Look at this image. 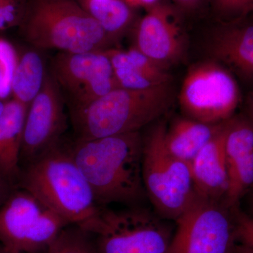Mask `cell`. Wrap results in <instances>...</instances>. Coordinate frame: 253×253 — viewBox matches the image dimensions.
Here are the masks:
<instances>
[{
  "label": "cell",
  "instance_id": "24",
  "mask_svg": "<svg viewBox=\"0 0 253 253\" xmlns=\"http://www.w3.org/2000/svg\"><path fill=\"white\" fill-rule=\"evenodd\" d=\"M218 16L229 21H237L253 12V0H211Z\"/></svg>",
  "mask_w": 253,
  "mask_h": 253
},
{
  "label": "cell",
  "instance_id": "29",
  "mask_svg": "<svg viewBox=\"0 0 253 253\" xmlns=\"http://www.w3.org/2000/svg\"><path fill=\"white\" fill-rule=\"evenodd\" d=\"M248 199V207H249V215L253 219V187L246 195Z\"/></svg>",
  "mask_w": 253,
  "mask_h": 253
},
{
  "label": "cell",
  "instance_id": "1",
  "mask_svg": "<svg viewBox=\"0 0 253 253\" xmlns=\"http://www.w3.org/2000/svg\"><path fill=\"white\" fill-rule=\"evenodd\" d=\"M140 131L70 142L75 162L96 203L138 206L147 198L142 177Z\"/></svg>",
  "mask_w": 253,
  "mask_h": 253
},
{
  "label": "cell",
  "instance_id": "23",
  "mask_svg": "<svg viewBox=\"0 0 253 253\" xmlns=\"http://www.w3.org/2000/svg\"><path fill=\"white\" fill-rule=\"evenodd\" d=\"M18 61V56L14 46L6 40L0 38V99L11 94V82Z\"/></svg>",
  "mask_w": 253,
  "mask_h": 253
},
{
  "label": "cell",
  "instance_id": "20",
  "mask_svg": "<svg viewBox=\"0 0 253 253\" xmlns=\"http://www.w3.org/2000/svg\"><path fill=\"white\" fill-rule=\"evenodd\" d=\"M224 149L227 166L253 153V123L234 117L224 122Z\"/></svg>",
  "mask_w": 253,
  "mask_h": 253
},
{
  "label": "cell",
  "instance_id": "33",
  "mask_svg": "<svg viewBox=\"0 0 253 253\" xmlns=\"http://www.w3.org/2000/svg\"><path fill=\"white\" fill-rule=\"evenodd\" d=\"M4 108L5 102H3V101H1V99H0V117H1L3 112H4Z\"/></svg>",
  "mask_w": 253,
  "mask_h": 253
},
{
  "label": "cell",
  "instance_id": "16",
  "mask_svg": "<svg viewBox=\"0 0 253 253\" xmlns=\"http://www.w3.org/2000/svg\"><path fill=\"white\" fill-rule=\"evenodd\" d=\"M211 51L240 76L253 79V24L222 28L212 40Z\"/></svg>",
  "mask_w": 253,
  "mask_h": 253
},
{
  "label": "cell",
  "instance_id": "26",
  "mask_svg": "<svg viewBox=\"0 0 253 253\" xmlns=\"http://www.w3.org/2000/svg\"><path fill=\"white\" fill-rule=\"evenodd\" d=\"M15 188L11 186L7 181L5 180L4 178L0 175V206L9 197L11 191Z\"/></svg>",
  "mask_w": 253,
  "mask_h": 253
},
{
  "label": "cell",
  "instance_id": "11",
  "mask_svg": "<svg viewBox=\"0 0 253 253\" xmlns=\"http://www.w3.org/2000/svg\"><path fill=\"white\" fill-rule=\"evenodd\" d=\"M66 109L59 86L47 69L41 91L28 106L23 128L21 168L64 140L68 126Z\"/></svg>",
  "mask_w": 253,
  "mask_h": 253
},
{
  "label": "cell",
  "instance_id": "25",
  "mask_svg": "<svg viewBox=\"0 0 253 253\" xmlns=\"http://www.w3.org/2000/svg\"><path fill=\"white\" fill-rule=\"evenodd\" d=\"M26 4L27 0H0V31L19 26Z\"/></svg>",
  "mask_w": 253,
  "mask_h": 253
},
{
  "label": "cell",
  "instance_id": "5",
  "mask_svg": "<svg viewBox=\"0 0 253 253\" xmlns=\"http://www.w3.org/2000/svg\"><path fill=\"white\" fill-rule=\"evenodd\" d=\"M166 126L142 137V177L147 199L161 217L176 221L196 197L189 163L174 157L165 142Z\"/></svg>",
  "mask_w": 253,
  "mask_h": 253
},
{
  "label": "cell",
  "instance_id": "32",
  "mask_svg": "<svg viewBox=\"0 0 253 253\" xmlns=\"http://www.w3.org/2000/svg\"><path fill=\"white\" fill-rule=\"evenodd\" d=\"M0 253H21L17 251H13V250L8 249L4 246L0 244Z\"/></svg>",
  "mask_w": 253,
  "mask_h": 253
},
{
  "label": "cell",
  "instance_id": "34",
  "mask_svg": "<svg viewBox=\"0 0 253 253\" xmlns=\"http://www.w3.org/2000/svg\"><path fill=\"white\" fill-rule=\"evenodd\" d=\"M1 74H0V83H1Z\"/></svg>",
  "mask_w": 253,
  "mask_h": 253
},
{
  "label": "cell",
  "instance_id": "18",
  "mask_svg": "<svg viewBox=\"0 0 253 253\" xmlns=\"http://www.w3.org/2000/svg\"><path fill=\"white\" fill-rule=\"evenodd\" d=\"M47 69L36 49L25 51L18 61L11 82L13 99L29 106L41 91Z\"/></svg>",
  "mask_w": 253,
  "mask_h": 253
},
{
  "label": "cell",
  "instance_id": "14",
  "mask_svg": "<svg viewBox=\"0 0 253 253\" xmlns=\"http://www.w3.org/2000/svg\"><path fill=\"white\" fill-rule=\"evenodd\" d=\"M28 106L13 99L0 117V175L16 188L21 173V151Z\"/></svg>",
  "mask_w": 253,
  "mask_h": 253
},
{
  "label": "cell",
  "instance_id": "15",
  "mask_svg": "<svg viewBox=\"0 0 253 253\" xmlns=\"http://www.w3.org/2000/svg\"><path fill=\"white\" fill-rule=\"evenodd\" d=\"M120 86L145 89L169 83L165 68L141 53L136 47L127 51L106 50Z\"/></svg>",
  "mask_w": 253,
  "mask_h": 253
},
{
  "label": "cell",
  "instance_id": "3",
  "mask_svg": "<svg viewBox=\"0 0 253 253\" xmlns=\"http://www.w3.org/2000/svg\"><path fill=\"white\" fill-rule=\"evenodd\" d=\"M20 33L37 50L106 51L112 41L77 0H27Z\"/></svg>",
  "mask_w": 253,
  "mask_h": 253
},
{
  "label": "cell",
  "instance_id": "6",
  "mask_svg": "<svg viewBox=\"0 0 253 253\" xmlns=\"http://www.w3.org/2000/svg\"><path fill=\"white\" fill-rule=\"evenodd\" d=\"M98 253H168L172 232L157 215L138 206L102 207L89 230Z\"/></svg>",
  "mask_w": 253,
  "mask_h": 253
},
{
  "label": "cell",
  "instance_id": "31",
  "mask_svg": "<svg viewBox=\"0 0 253 253\" xmlns=\"http://www.w3.org/2000/svg\"><path fill=\"white\" fill-rule=\"evenodd\" d=\"M250 120L253 123V94L251 96L249 106V117Z\"/></svg>",
  "mask_w": 253,
  "mask_h": 253
},
{
  "label": "cell",
  "instance_id": "4",
  "mask_svg": "<svg viewBox=\"0 0 253 253\" xmlns=\"http://www.w3.org/2000/svg\"><path fill=\"white\" fill-rule=\"evenodd\" d=\"M172 100L169 83L149 89H113L84 109L70 115L73 140L140 131L167 112Z\"/></svg>",
  "mask_w": 253,
  "mask_h": 253
},
{
  "label": "cell",
  "instance_id": "9",
  "mask_svg": "<svg viewBox=\"0 0 253 253\" xmlns=\"http://www.w3.org/2000/svg\"><path fill=\"white\" fill-rule=\"evenodd\" d=\"M240 101L236 80L225 68L213 62L190 68L179 95V106L186 117L211 125L232 118Z\"/></svg>",
  "mask_w": 253,
  "mask_h": 253
},
{
  "label": "cell",
  "instance_id": "12",
  "mask_svg": "<svg viewBox=\"0 0 253 253\" xmlns=\"http://www.w3.org/2000/svg\"><path fill=\"white\" fill-rule=\"evenodd\" d=\"M135 47L163 68L175 62L184 51V40L174 11L158 4L147 9L136 32Z\"/></svg>",
  "mask_w": 253,
  "mask_h": 253
},
{
  "label": "cell",
  "instance_id": "27",
  "mask_svg": "<svg viewBox=\"0 0 253 253\" xmlns=\"http://www.w3.org/2000/svg\"><path fill=\"white\" fill-rule=\"evenodd\" d=\"M124 1L131 7L142 6V7L146 8V9L159 2L158 0H124Z\"/></svg>",
  "mask_w": 253,
  "mask_h": 253
},
{
  "label": "cell",
  "instance_id": "30",
  "mask_svg": "<svg viewBox=\"0 0 253 253\" xmlns=\"http://www.w3.org/2000/svg\"><path fill=\"white\" fill-rule=\"evenodd\" d=\"M234 253H253V249L237 244L234 249Z\"/></svg>",
  "mask_w": 253,
  "mask_h": 253
},
{
  "label": "cell",
  "instance_id": "19",
  "mask_svg": "<svg viewBox=\"0 0 253 253\" xmlns=\"http://www.w3.org/2000/svg\"><path fill=\"white\" fill-rule=\"evenodd\" d=\"M111 40L121 34L132 21L133 11L124 0H77Z\"/></svg>",
  "mask_w": 253,
  "mask_h": 253
},
{
  "label": "cell",
  "instance_id": "28",
  "mask_svg": "<svg viewBox=\"0 0 253 253\" xmlns=\"http://www.w3.org/2000/svg\"><path fill=\"white\" fill-rule=\"evenodd\" d=\"M174 1L183 9L191 10L197 7L202 0H174Z\"/></svg>",
  "mask_w": 253,
  "mask_h": 253
},
{
  "label": "cell",
  "instance_id": "10",
  "mask_svg": "<svg viewBox=\"0 0 253 253\" xmlns=\"http://www.w3.org/2000/svg\"><path fill=\"white\" fill-rule=\"evenodd\" d=\"M49 70L64 98L69 115L121 87L106 50L58 52L50 61Z\"/></svg>",
  "mask_w": 253,
  "mask_h": 253
},
{
  "label": "cell",
  "instance_id": "17",
  "mask_svg": "<svg viewBox=\"0 0 253 253\" xmlns=\"http://www.w3.org/2000/svg\"><path fill=\"white\" fill-rule=\"evenodd\" d=\"M221 123L207 124L187 117L176 119L169 128H166V147L174 157L190 164L215 136Z\"/></svg>",
  "mask_w": 253,
  "mask_h": 253
},
{
  "label": "cell",
  "instance_id": "2",
  "mask_svg": "<svg viewBox=\"0 0 253 253\" xmlns=\"http://www.w3.org/2000/svg\"><path fill=\"white\" fill-rule=\"evenodd\" d=\"M21 169L17 187L34 195L69 224L86 231L99 219L102 206L75 162L70 142L63 140Z\"/></svg>",
  "mask_w": 253,
  "mask_h": 253
},
{
  "label": "cell",
  "instance_id": "13",
  "mask_svg": "<svg viewBox=\"0 0 253 253\" xmlns=\"http://www.w3.org/2000/svg\"><path fill=\"white\" fill-rule=\"evenodd\" d=\"M224 136V122L215 136L190 163L195 193L199 197L224 201L228 186Z\"/></svg>",
  "mask_w": 253,
  "mask_h": 253
},
{
  "label": "cell",
  "instance_id": "21",
  "mask_svg": "<svg viewBox=\"0 0 253 253\" xmlns=\"http://www.w3.org/2000/svg\"><path fill=\"white\" fill-rule=\"evenodd\" d=\"M253 187V153L228 166V186L224 202L230 207L240 201Z\"/></svg>",
  "mask_w": 253,
  "mask_h": 253
},
{
  "label": "cell",
  "instance_id": "7",
  "mask_svg": "<svg viewBox=\"0 0 253 253\" xmlns=\"http://www.w3.org/2000/svg\"><path fill=\"white\" fill-rule=\"evenodd\" d=\"M69 225L21 188H15L0 206V244L21 253L43 252Z\"/></svg>",
  "mask_w": 253,
  "mask_h": 253
},
{
  "label": "cell",
  "instance_id": "8",
  "mask_svg": "<svg viewBox=\"0 0 253 253\" xmlns=\"http://www.w3.org/2000/svg\"><path fill=\"white\" fill-rule=\"evenodd\" d=\"M236 206L196 195L175 221L168 253H234L237 245Z\"/></svg>",
  "mask_w": 253,
  "mask_h": 253
},
{
  "label": "cell",
  "instance_id": "22",
  "mask_svg": "<svg viewBox=\"0 0 253 253\" xmlns=\"http://www.w3.org/2000/svg\"><path fill=\"white\" fill-rule=\"evenodd\" d=\"M40 253H98L90 233L81 226H68L50 244Z\"/></svg>",
  "mask_w": 253,
  "mask_h": 253
}]
</instances>
